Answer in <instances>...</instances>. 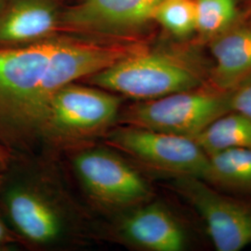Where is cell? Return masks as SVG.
<instances>
[{
  "label": "cell",
  "instance_id": "obj_1",
  "mask_svg": "<svg viewBox=\"0 0 251 251\" xmlns=\"http://www.w3.org/2000/svg\"><path fill=\"white\" fill-rule=\"evenodd\" d=\"M209 69L194 51L144 49L88 76L89 83L137 100L157 99L207 83Z\"/></svg>",
  "mask_w": 251,
  "mask_h": 251
},
{
  "label": "cell",
  "instance_id": "obj_2",
  "mask_svg": "<svg viewBox=\"0 0 251 251\" xmlns=\"http://www.w3.org/2000/svg\"><path fill=\"white\" fill-rule=\"evenodd\" d=\"M228 112L229 90H218L207 82L193 90L138 100L121 111L117 120L121 125L193 138Z\"/></svg>",
  "mask_w": 251,
  "mask_h": 251
},
{
  "label": "cell",
  "instance_id": "obj_3",
  "mask_svg": "<svg viewBox=\"0 0 251 251\" xmlns=\"http://www.w3.org/2000/svg\"><path fill=\"white\" fill-rule=\"evenodd\" d=\"M120 105V99L107 90L68 84L50 100L38 138L63 144L98 134L117 120Z\"/></svg>",
  "mask_w": 251,
  "mask_h": 251
},
{
  "label": "cell",
  "instance_id": "obj_4",
  "mask_svg": "<svg viewBox=\"0 0 251 251\" xmlns=\"http://www.w3.org/2000/svg\"><path fill=\"white\" fill-rule=\"evenodd\" d=\"M105 143L154 171L203 179L208 156L193 138L134 126L108 131Z\"/></svg>",
  "mask_w": 251,
  "mask_h": 251
},
{
  "label": "cell",
  "instance_id": "obj_5",
  "mask_svg": "<svg viewBox=\"0 0 251 251\" xmlns=\"http://www.w3.org/2000/svg\"><path fill=\"white\" fill-rule=\"evenodd\" d=\"M177 188L202 217L218 251H239L251 245V204L222 195L205 180L178 177Z\"/></svg>",
  "mask_w": 251,
  "mask_h": 251
},
{
  "label": "cell",
  "instance_id": "obj_6",
  "mask_svg": "<svg viewBox=\"0 0 251 251\" xmlns=\"http://www.w3.org/2000/svg\"><path fill=\"white\" fill-rule=\"evenodd\" d=\"M74 167L92 198L109 206H133L150 198L145 179L124 160L102 150L77 154Z\"/></svg>",
  "mask_w": 251,
  "mask_h": 251
},
{
  "label": "cell",
  "instance_id": "obj_7",
  "mask_svg": "<svg viewBox=\"0 0 251 251\" xmlns=\"http://www.w3.org/2000/svg\"><path fill=\"white\" fill-rule=\"evenodd\" d=\"M154 7L147 0H82L63 15L72 30L101 35H126L152 20Z\"/></svg>",
  "mask_w": 251,
  "mask_h": 251
},
{
  "label": "cell",
  "instance_id": "obj_8",
  "mask_svg": "<svg viewBox=\"0 0 251 251\" xmlns=\"http://www.w3.org/2000/svg\"><path fill=\"white\" fill-rule=\"evenodd\" d=\"M214 63L208 83L221 90H232L251 74V21H237L208 41Z\"/></svg>",
  "mask_w": 251,
  "mask_h": 251
},
{
  "label": "cell",
  "instance_id": "obj_9",
  "mask_svg": "<svg viewBox=\"0 0 251 251\" xmlns=\"http://www.w3.org/2000/svg\"><path fill=\"white\" fill-rule=\"evenodd\" d=\"M122 228L130 242L146 251H180L187 244V235L179 222L166 208L156 205L132 212Z\"/></svg>",
  "mask_w": 251,
  "mask_h": 251
},
{
  "label": "cell",
  "instance_id": "obj_10",
  "mask_svg": "<svg viewBox=\"0 0 251 251\" xmlns=\"http://www.w3.org/2000/svg\"><path fill=\"white\" fill-rule=\"evenodd\" d=\"M50 0H14L0 16V43H27L50 36L59 25Z\"/></svg>",
  "mask_w": 251,
  "mask_h": 251
},
{
  "label": "cell",
  "instance_id": "obj_11",
  "mask_svg": "<svg viewBox=\"0 0 251 251\" xmlns=\"http://www.w3.org/2000/svg\"><path fill=\"white\" fill-rule=\"evenodd\" d=\"M7 205L13 225L28 240L45 244L59 236V217L53 208L34 192L15 189L9 193Z\"/></svg>",
  "mask_w": 251,
  "mask_h": 251
},
{
  "label": "cell",
  "instance_id": "obj_12",
  "mask_svg": "<svg viewBox=\"0 0 251 251\" xmlns=\"http://www.w3.org/2000/svg\"><path fill=\"white\" fill-rule=\"evenodd\" d=\"M207 156L203 180L212 186L251 195V148L226 149Z\"/></svg>",
  "mask_w": 251,
  "mask_h": 251
},
{
  "label": "cell",
  "instance_id": "obj_13",
  "mask_svg": "<svg viewBox=\"0 0 251 251\" xmlns=\"http://www.w3.org/2000/svg\"><path fill=\"white\" fill-rule=\"evenodd\" d=\"M207 155L232 148H251V120L236 112L218 117L193 137Z\"/></svg>",
  "mask_w": 251,
  "mask_h": 251
},
{
  "label": "cell",
  "instance_id": "obj_14",
  "mask_svg": "<svg viewBox=\"0 0 251 251\" xmlns=\"http://www.w3.org/2000/svg\"><path fill=\"white\" fill-rule=\"evenodd\" d=\"M197 31L207 42L239 21L235 0H195Z\"/></svg>",
  "mask_w": 251,
  "mask_h": 251
},
{
  "label": "cell",
  "instance_id": "obj_15",
  "mask_svg": "<svg viewBox=\"0 0 251 251\" xmlns=\"http://www.w3.org/2000/svg\"><path fill=\"white\" fill-rule=\"evenodd\" d=\"M152 20L174 36H190L197 31L195 0H163L153 9Z\"/></svg>",
  "mask_w": 251,
  "mask_h": 251
},
{
  "label": "cell",
  "instance_id": "obj_16",
  "mask_svg": "<svg viewBox=\"0 0 251 251\" xmlns=\"http://www.w3.org/2000/svg\"><path fill=\"white\" fill-rule=\"evenodd\" d=\"M229 103L231 111L251 120V74L229 90Z\"/></svg>",
  "mask_w": 251,
  "mask_h": 251
},
{
  "label": "cell",
  "instance_id": "obj_17",
  "mask_svg": "<svg viewBox=\"0 0 251 251\" xmlns=\"http://www.w3.org/2000/svg\"><path fill=\"white\" fill-rule=\"evenodd\" d=\"M7 236H8L7 230L4 225L2 224V222L0 221V243L4 242L7 239Z\"/></svg>",
  "mask_w": 251,
  "mask_h": 251
},
{
  "label": "cell",
  "instance_id": "obj_18",
  "mask_svg": "<svg viewBox=\"0 0 251 251\" xmlns=\"http://www.w3.org/2000/svg\"><path fill=\"white\" fill-rule=\"evenodd\" d=\"M5 158H6V153H2V152H0V174H1V173H2V171H3Z\"/></svg>",
  "mask_w": 251,
  "mask_h": 251
},
{
  "label": "cell",
  "instance_id": "obj_19",
  "mask_svg": "<svg viewBox=\"0 0 251 251\" xmlns=\"http://www.w3.org/2000/svg\"><path fill=\"white\" fill-rule=\"evenodd\" d=\"M150 4H152V6L155 8L161 1H163V0H147Z\"/></svg>",
  "mask_w": 251,
  "mask_h": 251
},
{
  "label": "cell",
  "instance_id": "obj_20",
  "mask_svg": "<svg viewBox=\"0 0 251 251\" xmlns=\"http://www.w3.org/2000/svg\"><path fill=\"white\" fill-rule=\"evenodd\" d=\"M0 152H2V153H5V151H4V148H3V146L0 144Z\"/></svg>",
  "mask_w": 251,
  "mask_h": 251
},
{
  "label": "cell",
  "instance_id": "obj_21",
  "mask_svg": "<svg viewBox=\"0 0 251 251\" xmlns=\"http://www.w3.org/2000/svg\"><path fill=\"white\" fill-rule=\"evenodd\" d=\"M249 18H250V20H251V7H250V15H249Z\"/></svg>",
  "mask_w": 251,
  "mask_h": 251
}]
</instances>
